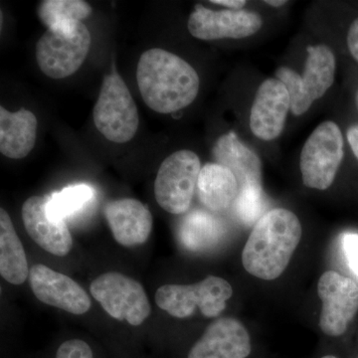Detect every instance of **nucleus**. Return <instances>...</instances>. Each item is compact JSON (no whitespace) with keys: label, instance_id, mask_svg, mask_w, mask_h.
<instances>
[{"label":"nucleus","instance_id":"10","mask_svg":"<svg viewBox=\"0 0 358 358\" xmlns=\"http://www.w3.org/2000/svg\"><path fill=\"white\" fill-rule=\"evenodd\" d=\"M317 294L322 308L320 327L329 336H341L358 312V286L350 278L336 271L320 277Z\"/></svg>","mask_w":358,"mask_h":358},{"label":"nucleus","instance_id":"19","mask_svg":"<svg viewBox=\"0 0 358 358\" xmlns=\"http://www.w3.org/2000/svg\"><path fill=\"white\" fill-rule=\"evenodd\" d=\"M239 185L232 171L218 164H207L200 171L197 193L208 210L222 212L234 204Z\"/></svg>","mask_w":358,"mask_h":358},{"label":"nucleus","instance_id":"18","mask_svg":"<svg viewBox=\"0 0 358 358\" xmlns=\"http://www.w3.org/2000/svg\"><path fill=\"white\" fill-rule=\"evenodd\" d=\"M218 164L227 167L236 178L239 188L247 185H261V160L241 143L236 134H223L212 150Z\"/></svg>","mask_w":358,"mask_h":358},{"label":"nucleus","instance_id":"13","mask_svg":"<svg viewBox=\"0 0 358 358\" xmlns=\"http://www.w3.org/2000/svg\"><path fill=\"white\" fill-rule=\"evenodd\" d=\"M291 110L288 90L277 78H270L259 87L251 114L250 129L257 138L272 141L282 134Z\"/></svg>","mask_w":358,"mask_h":358},{"label":"nucleus","instance_id":"15","mask_svg":"<svg viewBox=\"0 0 358 358\" xmlns=\"http://www.w3.org/2000/svg\"><path fill=\"white\" fill-rule=\"evenodd\" d=\"M251 352L246 327L239 320L222 317L207 327L187 358H247Z\"/></svg>","mask_w":358,"mask_h":358},{"label":"nucleus","instance_id":"14","mask_svg":"<svg viewBox=\"0 0 358 358\" xmlns=\"http://www.w3.org/2000/svg\"><path fill=\"white\" fill-rule=\"evenodd\" d=\"M49 197L32 196L22 205V220L33 241L52 255L64 257L73 246L67 224L47 213Z\"/></svg>","mask_w":358,"mask_h":358},{"label":"nucleus","instance_id":"12","mask_svg":"<svg viewBox=\"0 0 358 358\" xmlns=\"http://www.w3.org/2000/svg\"><path fill=\"white\" fill-rule=\"evenodd\" d=\"M29 282L36 298L46 305L73 315H84L91 308L88 294L78 282L47 266H33L29 271Z\"/></svg>","mask_w":358,"mask_h":358},{"label":"nucleus","instance_id":"28","mask_svg":"<svg viewBox=\"0 0 358 358\" xmlns=\"http://www.w3.org/2000/svg\"><path fill=\"white\" fill-rule=\"evenodd\" d=\"M346 136H348V141L350 147H352L353 154L358 159V124L350 127L348 133H346Z\"/></svg>","mask_w":358,"mask_h":358},{"label":"nucleus","instance_id":"26","mask_svg":"<svg viewBox=\"0 0 358 358\" xmlns=\"http://www.w3.org/2000/svg\"><path fill=\"white\" fill-rule=\"evenodd\" d=\"M343 248L350 270L358 278V234L346 233L343 235Z\"/></svg>","mask_w":358,"mask_h":358},{"label":"nucleus","instance_id":"11","mask_svg":"<svg viewBox=\"0 0 358 358\" xmlns=\"http://www.w3.org/2000/svg\"><path fill=\"white\" fill-rule=\"evenodd\" d=\"M262 17L248 10H211L201 4L195 6L188 18V31L200 40L242 39L261 29Z\"/></svg>","mask_w":358,"mask_h":358},{"label":"nucleus","instance_id":"30","mask_svg":"<svg viewBox=\"0 0 358 358\" xmlns=\"http://www.w3.org/2000/svg\"><path fill=\"white\" fill-rule=\"evenodd\" d=\"M265 2L268 6L274 7H281L288 3V1H285V0H268V1L267 0V1Z\"/></svg>","mask_w":358,"mask_h":358},{"label":"nucleus","instance_id":"27","mask_svg":"<svg viewBox=\"0 0 358 358\" xmlns=\"http://www.w3.org/2000/svg\"><path fill=\"white\" fill-rule=\"evenodd\" d=\"M348 45L353 58L358 62V18L353 21L348 30Z\"/></svg>","mask_w":358,"mask_h":358},{"label":"nucleus","instance_id":"6","mask_svg":"<svg viewBox=\"0 0 358 358\" xmlns=\"http://www.w3.org/2000/svg\"><path fill=\"white\" fill-rule=\"evenodd\" d=\"M93 117L98 131L113 143H128L136 136L140 124L138 107L117 73L103 79Z\"/></svg>","mask_w":358,"mask_h":358},{"label":"nucleus","instance_id":"20","mask_svg":"<svg viewBox=\"0 0 358 358\" xmlns=\"http://www.w3.org/2000/svg\"><path fill=\"white\" fill-rule=\"evenodd\" d=\"M0 274L13 285L23 284L29 275L24 249L10 216L2 208L0 209Z\"/></svg>","mask_w":358,"mask_h":358},{"label":"nucleus","instance_id":"8","mask_svg":"<svg viewBox=\"0 0 358 358\" xmlns=\"http://www.w3.org/2000/svg\"><path fill=\"white\" fill-rule=\"evenodd\" d=\"M201 164L192 150L173 152L162 162L155 182L157 203L171 214L188 211L194 195Z\"/></svg>","mask_w":358,"mask_h":358},{"label":"nucleus","instance_id":"9","mask_svg":"<svg viewBox=\"0 0 358 358\" xmlns=\"http://www.w3.org/2000/svg\"><path fill=\"white\" fill-rule=\"evenodd\" d=\"M92 296L110 317L141 326L150 315L147 294L140 282L120 273H107L96 278L90 286Z\"/></svg>","mask_w":358,"mask_h":358},{"label":"nucleus","instance_id":"17","mask_svg":"<svg viewBox=\"0 0 358 358\" xmlns=\"http://www.w3.org/2000/svg\"><path fill=\"white\" fill-rule=\"evenodd\" d=\"M36 115L29 110L9 112L0 107V152L13 159H24L31 152L37 138Z\"/></svg>","mask_w":358,"mask_h":358},{"label":"nucleus","instance_id":"32","mask_svg":"<svg viewBox=\"0 0 358 358\" xmlns=\"http://www.w3.org/2000/svg\"><path fill=\"white\" fill-rule=\"evenodd\" d=\"M357 102H358V94H357Z\"/></svg>","mask_w":358,"mask_h":358},{"label":"nucleus","instance_id":"31","mask_svg":"<svg viewBox=\"0 0 358 358\" xmlns=\"http://www.w3.org/2000/svg\"><path fill=\"white\" fill-rule=\"evenodd\" d=\"M322 358H338V357H334V355H326V357H322Z\"/></svg>","mask_w":358,"mask_h":358},{"label":"nucleus","instance_id":"22","mask_svg":"<svg viewBox=\"0 0 358 358\" xmlns=\"http://www.w3.org/2000/svg\"><path fill=\"white\" fill-rule=\"evenodd\" d=\"M95 199V190L87 185L69 186L49 197L47 213L51 217L66 220L84 210Z\"/></svg>","mask_w":358,"mask_h":358},{"label":"nucleus","instance_id":"3","mask_svg":"<svg viewBox=\"0 0 358 358\" xmlns=\"http://www.w3.org/2000/svg\"><path fill=\"white\" fill-rule=\"evenodd\" d=\"M92 36L82 21H69L49 28L36 44V62L52 79H64L76 73L86 60Z\"/></svg>","mask_w":358,"mask_h":358},{"label":"nucleus","instance_id":"5","mask_svg":"<svg viewBox=\"0 0 358 358\" xmlns=\"http://www.w3.org/2000/svg\"><path fill=\"white\" fill-rule=\"evenodd\" d=\"M232 294L229 282L209 275L196 284L164 285L155 293V301L159 308L178 319L192 317L197 308L204 317H214L225 310L226 301Z\"/></svg>","mask_w":358,"mask_h":358},{"label":"nucleus","instance_id":"2","mask_svg":"<svg viewBox=\"0 0 358 358\" xmlns=\"http://www.w3.org/2000/svg\"><path fill=\"white\" fill-rule=\"evenodd\" d=\"M300 219L288 209H273L254 226L242 252L250 275L265 281L278 279L288 267L300 244Z\"/></svg>","mask_w":358,"mask_h":358},{"label":"nucleus","instance_id":"24","mask_svg":"<svg viewBox=\"0 0 358 358\" xmlns=\"http://www.w3.org/2000/svg\"><path fill=\"white\" fill-rule=\"evenodd\" d=\"M265 205L262 185H247L239 188L233 206L238 219L246 225H252L264 215Z\"/></svg>","mask_w":358,"mask_h":358},{"label":"nucleus","instance_id":"29","mask_svg":"<svg viewBox=\"0 0 358 358\" xmlns=\"http://www.w3.org/2000/svg\"><path fill=\"white\" fill-rule=\"evenodd\" d=\"M211 2L214 4L228 7L231 10H242L246 4V1L244 0H212Z\"/></svg>","mask_w":358,"mask_h":358},{"label":"nucleus","instance_id":"23","mask_svg":"<svg viewBox=\"0 0 358 358\" xmlns=\"http://www.w3.org/2000/svg\"><path fill=\"white\" fill-rule=\"evenodd\" d=\"M91 13L92 7L83 0H44L37 9L39 20L48 29L69 21L83 20Z\"/></svg>","mask_w":358,"mask_h":358},{"label":"nucleus","instance_id":"4","mask_svg":"<svg viewBox=\"0 0 358 358\" xmlns=\"http://www.w3.org/2000/svg\"><path fill=\"white\" fill-rule=\"evenodd\" d=\"M336 67L333 51L326 45H317L308 48V58L301 76L288 67L277 70L275 77L288 90L291 110L294 115L305 114L313 103L331 88Z\"/></svg>","mask_w":358,"mask_h":358},{"label":"nucleus","instance_id":"7","mask_svg":"<svg viewBox=\"0 0 358 358\" xmlns=\"http://www.w3.org/2000/svg\"><path fill=\"white\" fill-rule=\"evenodd\" d=\"M343 159V138L336 122H322L301 150L300 167L308 187L326 190L333 185Z\"/></svg>","mask_w":358,"mask_h":358},{"label":"nucleus","instance_id":"16","mask_svg":"<svg viewBox=\"0 0 358 358\" xmlns=\"http://www.w3.org/2000/svg\"><path fill=\"white\" fill-rule=\"evenodd\" d=\"M105 216L115 241L124 247L145 243L154 219L145 204L133 199L114 200L106 205Z\"/></svg>","mask_w":358,"mask_h":358},{"label":"nucleus","instance_id":"25","mask_svg":"<svg viewBox=\"0 0 358 358\" xmlns=\"http://www.w3.org/2000/svg\"><path fill=\"white\" fill-rule=\"evenodd\" d=\"M56 358H94V355L88 343L81 339H70L58 348Z\"/></svg>","mask_w":358,"mask_h":358},{"label":"nucleus","instance_id":"21","mask_svg":"<svg viewBox=\"0 0 358 358\" xmlns=\"http://www.w3.org/2000/svg\"><path fill=\"white\" fill-rule=\"evenodd\" d=\"M223 233V224L218 218L208 212L195 210L183 219L178 234L186 249L202 251L217 244Z\"/></svg>","mask_w":358,"mask_h":358},{"label":"nucleus","instance_id":"1","mask_svg":"<svg viewBox=\"0 0 358 358\" xmlns=\"http://www.w3.org/2000/svg\"><path fill=\"white\" fill-rule=\"evenodd\" d=\"M136 81L145 105L159 114L185 109L196 99L200 87L199 74L189 63L159 48L143 52Z\"/></svg>","mask_w":358,"mask_h":358}]
</instances>
